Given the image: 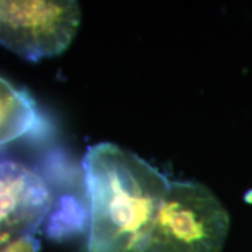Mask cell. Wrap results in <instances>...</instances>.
Wrapping results in <instances>:
<instances>
[{
    "label": "cell",
    "instance_id": "cell-1",
    "mask_svg": "<svg viewBox=\"0 0 252 252\" xmlns=\"http://www.w3.org/2000/svg\"><path fill=\"white\" fill-rule=\"evenodd\" d=\"M82 166L89 204L87 252H145L171 181L112 143L90 146Z\"/></svg>",
    "mask_w": 252,
    "mask_h": 252
},
{
    "label": "cell",
    "instance_id": "cell-2",
    "mask_svg": "<svg viewBox=\"0 0 252 252\" xmlns=\"http://www.w3.org/2000/svg\"><path fill=\"white\" fill-rule=\"evenodd\" d=\"M230 217L207 186L171 181L145 252H220Z\"/></svg>",
    "mask_w": 252,
    "mask_h": 252
},
{
    "label": "cell",
    "instance_id": "cell-3",
    "mask_svg": "<svg viewBox=\"0 0 252 252\" xmlns=\"http://www.w3.org/2000/svg\"><path fill=\"white\" fill-rule=\"evenodd\" d=\"M80 24L77 1L0 0V45L27 61L62 54Z\"/></svg>",
    "mask_w": 252,
    "mask_h": 252
},
{
    "label": "cell",
    "instance_id": "cell-4",
    "mask_svg": "<svg viewBox=\"0 0 252 252\" xmlns=\"http://www.w3.org/2000/svg\"><path fill=\"white\" fill-rule=\"evenodd\" d=\"M53 209V194L43 178L24 163L0 161V249L35 232Z\"/></svg>",
    "mask_w": 252,
    "mask_h": 252
},
{
    "label": "cell",
    "instance_id": "cell-5",
    "mask_svg": "<svg viewBox=\"0 0 252 252\" xmlns=\"http://www.w3.org/2000/svg\"><path fill=\"white\" fill-rule=\"evenodd\" d=\"M43 130L33 97L0 76V146Z\"/></svg>",
    "mask_w": 252,
    "mask_h": 252
},
{
    "label": "cell",
    "instance_id": "cell-6",
    "mask_svg": "<svg viewBox=\"0 0 252 252\" xmlns=\"http://www.w3.org/2000/svg\"><path fill=\"white\" fill-rule=\"evenodd\" d=\"M21 252H39V242L35 237H27L23 239Z\"/></svg>",
    "mask_w": 252,
    "mask_h": 252
},
{
    "label": "cell",
    "instance_id": "cell-7",
    "mask_svg": "<svg viewBox=\"0 0 252 252\" xmlns=\"http://www.w3.org/2000/svg\"><path fill=\"white\" fill-rule=\"evenodd\" d=\"M23 239L15 242V243H12L11 245H7V247L0 249V252H21V249H23Z\"/></svg>",
    "mask_w": 252,
    "mask_h": 252
}]
</instances>
